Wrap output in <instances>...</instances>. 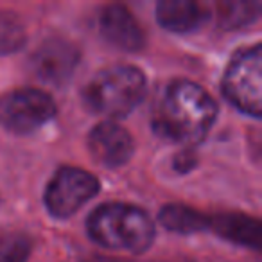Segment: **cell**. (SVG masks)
I'll return each mask as SVG.
<instances>
[{
    "label": "cell",
    "instance_id": "1",
    "mask_svg": "<svg viewBox=\"0 0 262 262\" xmlns=\"http://www.w3.org/2000/svg\"><path fill=\"white\" fill-rule=\"evenodd\" d=\"M217 119L214 97L190 79H174L165 86L153 112V131L171 144H200Z\"/></svg>",
    "mask_w": 262,
    "mask_h": 262
},
{
    "label": "cell",
    "instance_id": "2",
    "mask_svg": "<svg viewBox=\"0 0 262 262\" xmlns=\"http://www.w3.org/2000/svg\"><path fill=\"white\" fill-rule=\"evenodd\" d=\"M88 235L99 246L139 255L151 248L157 228L144 208L122 201L99 205L86 221Z\"/></svg>",
    "mask_w": 262,
    "mask_h": 262
},
{
    "label": "cell",
    "instance_id": "3",
    "mask_svg": "<svg viewBox=\"0 0 262 262\" xmlns=\"http://www.w3.org/2000/svg\"><path fill=\"white\" fill-rule=\"evenodd\" d=\"M147 81L133 65H113L102 69L84 84L83 104L95 115L122 119L129 115L146 97Z\"/></svg>",
    "mask_w": 262,
    "mask_h": 262
},
{
    "label": "cell",
    "instance_id": "4",
    "mask_svg": "<svg viewBox=\"0 0 262 262\" xmlns=\"http://www.w3.org/2000/svg\"><path fill=\"white\" fill-rule=\"evenodd\" d=\"M262 45L237 51L223 77V94L239 112L258 119L262 113Z\"/></svg>",
    "mask_w": 262,
    "mask_h": 262
},
{
    "label": "cell",
    "instance_id": "5",
    "mask_svg": "<svg viewBox=\"0 0 262 262\" xmlns=\"http://www.w3.org/2000/svg\"><path fill=\"white\" fill-rule=\"evenodd\" d=\"M54 115V99L40 88H15L0 95V127L16 135L40 129Z\"/></svg>",
    "mask_w": 262,
    "mask_h": 262
},
{
    "label": "cell",
    "instance_id": "6",
    "mask_svg": "<svg viewBox=\"0 0 262 262\" xmlns=\"http://www.w3.org/2000/svg\"><path fill=\"white\" fill-rule=\"evenodd\" d=\"M101 183L92 172L74 165H63L54 172L45 189V207L56 219H69L99 194Z\"/></svg>",
    "mask_w": 262,
    "mask_h": 262
},
{
    "label": "cell",
    "instance_id": "7",
    "mask_svg": "<svg viewBox=\"0 0 262 262\" xmlns=\"http://www.w3.org/2000/svg\"><path fill=\"white\" fill-rule=\"evenodd\" d=\"M79 49L74 41L61 36L45 40L31 56V70L40 81L61 86L72 77L79 65Z\"/></svg>",
    "mask_w": 262,
    "mask_h": 262
},
{
    "label": "cell",
    "instance_id": "8",
    "mask_svg": "<svg viewBox=\"0 0 262 262\" xmlns=\"http://www.w3.org/2000/svg\"><path fill=\"white\" fill-rule=\"evenodd\" d=\"M88 151L102 167L117 169L131 160L135 144L126 127L113 120H104L90 131Z\"/></svg>",
    "mask_w": 262,
    "mask_h": 262
},
{
    "label": "cell",
    "instance_id": "9",
    "mask_svg": "<svg viewBox=\"0 0 262 262\" xmlns=\"http://www.w3.org/2000/svg\"><path fill=\"white\" fill-rule=\"evenodd\" d=\"M99 33L110 45L124 52H139L146 45V34L140 24L122 4H110L101 9Z\"/></svg>",
    "mask_w": 262,
    "mask_h": 262
},
{
    "label": "cell",
    "instance_id": "10",
    "mask_svg": "<svg viewBox=\"0 0 262 262\" xmlns=\"http://www.w3.org/2000/svg\"><path fill=\"white\" fill-rule=\"evenodd\" d=\"M215 235L241 244V246L258 250L262 243V226L257 217H251L239 212H225V214L207 215V230Z\"/></svg>",
    "mask_w": 262,
    "mask_h": 262
},
{
    "label": "cell",
    "instance_id": "11",
    "mask_svg": "<svg viewBox=\"0 0 262 262\" xmlns=\"http://www.w3.org/2000/svg\"><path fill=\"white\" fill-rule=\"evenodd\" d=\"M208 18L200 2L192 0H162L157 4V20L171 33L187 34L198 31Z\"/></svg>",
    "mask_w": 262,
    "mask_h": 262
},
{
    "label": "cell",
    "instance_id": "12",
    "mask_svg": "<svg viewBox=\"0 0 262 262\" xmlns=\"http://www.w3.org/2000/svg\"><path fill=\"white\" fill-rule=\"evenodd\" d=\"M158 221L169 232L176 233H196L207 230V214L180 203L165 205L158 214Z\"/></svg>",
    "mask_w": 262,
    "mask_h": 262
},
{
    "label": "cell",
    "instance_id": "13",
    "mask_svg": "<svg viewBox=\"0 0 262 262\" xmlns=\"http://www.w3.org/2000/svg\"><path fill=\"white\" fill-rule=\"evenodd\" d=\"M262 4L257 0H230V2H219L217 4V24L225 31H235L253 24L260 16Z\"/></svg>",
    "mask_w": 262,
    "mask_h": 262
},
{
    "label": "cell",
    "instance_id": "14",
    "mask_svg": "<svg viewBox=\"0 0 262 262\" xmlns=\"http://www.w3.org/2000/svg\"><path fill=\"white\" fill-rule=\"evenodd\" d=\"M26 26L13 11H0V56L20 51L26 45Z\"/></svg>",
    "mask_w": 262,
    "mask_h": 262
},
{
    "label": "cell",
    "instance_id": "15",
    "mask_svg": "<svg viewBox=\"0 0 262 262\" xmlns=\"http://www.w3.org/2000/svg\"><path fill=\"white\" fill-rule=\"evenodd\" d=\"M33 243L26 233L9 232L0 235V262H27Z\"/></svg>",
    "mask_w": 262,
    "mask_h": 262
},
{
    "label": "cell",
    "instance_id": "16",
    "mask_svg": "<svg viewBox=\"0 0 262 262\" xmlns=\"http://www.w3.org/2000/svg\"><path fill=\"white\" fill-rule=\"evenodd\" d=\"M162 262H190V260H185V258H178V260H162Z\"/></svg>",
    "mask_w": 262,
    "mask_h": 262
}]
</instances>
